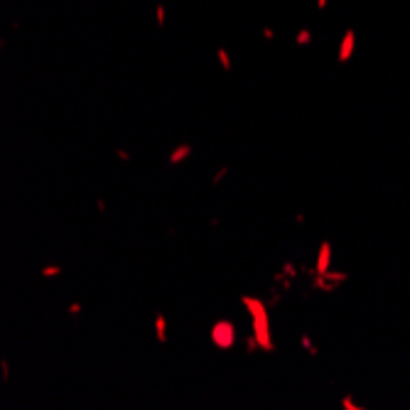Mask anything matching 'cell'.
Returning a JSON list of instances; mask_svg holds the SVG:
<instances>
[{
    "instance_id": "6da1fadb",
    "label": "cell",
    "mask_w": 410,
    "mask_h": 410,
    "mask_svg": "<svg viewBox=\"0 0 410 410\" xmlns=\"http://www.w3.org/2000/svg\"><path fill=\"white\" fill-rule=\"evenodd\" d=\"M241 302L246 305L248 315L253 319V334L258 337V344L263 351H275V344H273V337H270V324H268V307L258 300V297H248V295H241Z\"/></svg>"
},
{
    "instance_id": "7a4b0ae2",
    "label": "cell",
    "mask_w": 410,
    "mask_h": 410,
    "mask_svg": "<svg viewBox=\"0 0 410 410\" xmlns=\"http://www.w3.org/2000/svg\"><path fill=\"white\" fill-rule=\"evenodd\" d=\"M211 342L216 349L226 351L236 344V324L228 322V319H219V322L211 327Z\"/></svg>"
},
{
    "instance_id": "3957f363",
    "label": "cell",
    "mask_w": 410,
    "mask_h": 410,
    "mask_svg": "<svg viewBox=\"0 0 410 410\" xmlns=\"http://www.w3.org/2000/svg\"><path fill=\"white\" fill-rule=\"evenodd\" d=\"M315 270H317L319 275H324L327 270H332V243H329V241H324L322 246H319Z\"/></svg>"
},
{
    "instance_id": "277c9868",
    "label": "cell",
    "mask_w": 410,
    "mask_h": 410,
    "mask_svg": "<svg viewBox=\"0 0 410 410\" xmlns=\"http://www.w3.org/2000/svg\"><path fill=\"white\" fill-rule=\"evenodd\" d=\"M192 153H194V148H192V145H179V148H174V150L170 153L167 162L172 165V167H174V165H182L184 160L192 157Z\"/></svg>"
},
{
    "instance_id": "5b68a950",
    "label": "cell",
    "mask_w": 410,
    "mask_h": 410,
    "mask_svg": "<svg viewBox=\"0 0 410 410\" xmlns=\"http://www.w3.org/2000/svg\"><path fill=\"white\" fill-rule=\"evenodd\" d=\"M351 52H354V32H347L344 35V42H342V50H339V62H349L351 60Z\"/></svg>"
},
{
    "instance_id": "8992f818",
    "label": "cell",
    "mask_w": 410,
    "mask_h": 410,
    "mask_svg": "<svg viewBox=\"0 0 410 410\" xmlns=\"http://www.w3.org/2000/svg\"><path fill=\"white\" fill-rule=\"evenodd\" d=\"M155 339L157 342H167V322H165V315L162 312H157L155 315Z\"/></svg>"
},
{
    "instance_id": "52a82bcc",
    "label": "cell",
    "mask_w": 410,
    "mask_h": 410,
    "mask_svg": "<svg viewBox=\"0 0 410 410\" xmlns=\"http://www.w3.org/2000/svg\"><path fill=\"white\" fill-rule=\"evenodd\" d=\"M300 342H302V347H305V351H307V354L317 356V347H315V344H312V339L307 337V334H302V337H300Z\"/></svg>"
},
{
    "instance_id": "ba28073f",
    "label": "cell",
    "mask_w": 410,
    "mask_h": 410,
    "mask_svg": "<svg viewBox=\"0 0 410 410\" xmlns=\"http://www.w3.org/2000/svg\"><path fill=\"white\" fill-rule=\"evenodd\" d=\"M60 273H62L60 265H47V268H42V270H40L42 278H52V275H60Z\"/></svg>"
},
{
    "instance_id": "9c48e42d",
    "label": "cell",
    "mask_w": 410,
    "mask_h": 410,
    "mask_svg": "<svg viewBox=\"0 0 410 410\" xmlns=\"http://www.w3.org/2000/svg\"><path fill=\"white\" fill-rule=\"evenodd\" d=\"M342 408H344V410H361L364 406H356V403H354V396H351V393H349V396H344V398H342Z\"/></svg>"
},
{
    "instance_id": "30bf717a",
    "label": "cell",
    "mask_w": 410,
    "mask_h": 410,
    "mask_svg": "<svg viewBox=\"0 0 410 410\" xmlns=\"http://www.w3.org/2000/svg\"><path fill=\"white\" fill-rule=\"evenodd\" d=\"M255 349H260V344H258V337L251 334V337H246V351H248V354H253Z\"/></svg>"
},
{
    "instance_id": "8fae6325",
    "label": "cell",
    "mask_w": 410,
    "mask_h": 410,
    "mask_svg": "<svg viewBox=\"0 0 410 410\" xmlns=\"http://www.w3.org/2000/svg\"><path fill=\"white\" fill-rule=\"evenodd\" d=\"M226 174H228V167H221V170H219V172H216V174H214V177H211V184H219V182H221V179H223V177H226Z\"/></svg>"
},
{
    "instance_id": "7c38bea8",
    "label": "cell",
    "mask_w": 410,
    "mask_h": 410,
    "mask_svg": "<svg viewBox=\"0 0 410 410\" xmlns=\"http://www.w3.org/2000/svg\"><path fill=\"white\" fill-rule=\"evenodd\" d=\"M219 60H221V67L226 69V72H231V62H228V57H226V52L219 50Z\"/></svg>"
},
{
    "instance_id": "4fadbf2b",
    "label": "cell",
    "mask_w": 410,
    "mask_h": 410,
    "mask_svg": "<svg viewBox=\"0 0 410 410\" xmlns=\"http://www.w3.org/2000/svg\"><path fill=\"white\" fill-rule=\"evenodd\" d=\"M283 273H285V275H290V278H295L297 270H295V265H292V263H285V265H283Z\"/></svg>"
},
{
    "instance_id": "5bb4252c",
    "label": "cell",
    "mask_w": 410,
    "mask_h": 410,
    "mask_svg": "<svg viewBox=\"0 0 410 410\" xmlns=\"http://www.w3.org/2000/svg\"><path fill=\"white\" fill-rule=\"evenodd\" d=\"M116 155H118L121 160H123V162H133V155H128V153L123 150V148H118V150H116Z\"/></svg>"
},
{
    "instance_id": "9a60e30c",
    "label": "cell",
    "mask_w": 410,
    "mask_h": 410,
    "mask_svg": "<svg viewBox=\"0 0 410 410\" xmlns=\"http://www.w3.org/2000/svg\"><path fill=\"white\" fill-rule=\"evenodd\" d=\"M79 312H82V305H79V302H72V305H69V315H79Z\"/></svg>"
},
{
    "instance_id": "2e32d148",
    "label": "cell",
    "mask_w": 410,
    "mask_h": 410,
    "mask_svg": "<svg viewBox=\"0 0 410 410\" xmlns=\"http://www.w3.org/2000/svg\"><path fill=\"white\" fill-rule=\"evenodd\" d=\"M0 371H3V381H8V361H0Z\"/></svg>"
}]
</instances>
